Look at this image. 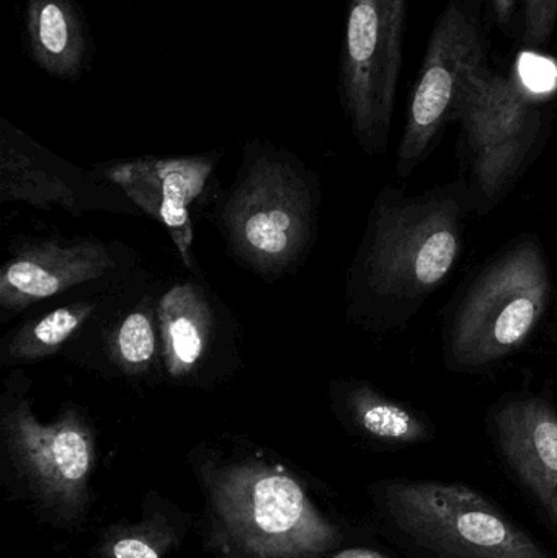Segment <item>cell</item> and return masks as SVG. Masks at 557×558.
Segmentation results:
<instances>
[{"label": "cell", "mask_w": 557, "mask_h": 558, "mask_svg": "<svg viewBox=\"0 0 557 558\" xmlns=\"http://www.w3.org/2000/svg\"><path fill=\"white\" fill-rule=\"evenodd\" d=\"M164 363L170 376L183 379L198 369L209 353L213 314L202 289L177 284L157 305Z\"/></svg>", "instance_id": "cell-15"}, {"label": "cell", "mask_w": 557, "mask_h": 558, "mask_svg": "<svg viewBox=\"0 0 557 558\" xmlns=\"http://www.w3.org/2000/svg\"><path fill=\"white\" fill-rule=\"evenodd\" d=\"M517 0H491L493 3L494 16L500 28H507L512 22L513 12H516Z\"/></svg>", "instance_id": "cell-21"}, {"label": "cell", "mask_w": 557, "mask_h": 558, "mask_svg": "<svg viewBox=\"0 0 557 558\" xmlns=\"http://www.w3.org/2000/svg\"><path fill=\"white\" fill-rule=\"evenodd\" d=\"M247 169L226 206V231L245 262L275 274L293 264L310 241V190L293 167L277 157H257Z\"/></svg>", "instance_id": "cell-6"}, {"label": "cell", "mask_w": 557, "mask_h": 558, "mask_svg": "<svg viewBox=\"0 0 557 558\" xmlns=\"http://www.w3.org/2000/svg\"><path fill=\"white\" fill-rule=\"evenodd\" d=\"M408 0H350L339 94L363 150L388 146L402 69Z\"/></svg>", "instance_id": "cell-5"}, {"label": "cell", "mask_w": 557, "mask_h": 558, "mask_svg": "<svg viewBox=\"0 0 557 558\" xmlns=\"http://www.w3.org/2000/svg\"><path fill=\"white\" fill-rule=\"evenodd\" d=\"M23 43L28 58L61 81H78L94 62V38L77 0H26Z\"/></svg>", "instance_id": "cell-13"}, {"label": "cell", "mask_w": 557, "mask_h": 558, "mask_svg": "<svg viewBox=\"0 0 557 558\" xmlns=\"http://www.w3.org/2000/svg\"><path fill=\"white\" fill-rule=\"evenodd\" d=\"M332 558H388L370 549H347Z\"/></svg>", "instance_id": "cell-22"}, {"label": "cell", "mask_w": 557, "mask_h": 558, "mask_svg": "<svg viewBox=\"0 0 557 558\" xmlns=\"http://www.w3.org/2000/svg\"><path fill=\"white\" fill-rule=\"evenodd\" d=\"M473 213L476 202L463 177L419 195L398 186L379 193L350 281L373 327L402 330L414 320L457 268Z\"/></svg>", "instance_id": "cell-1"}, {"label": "cell", "mask_w": 557, "mask_h": 558, "mask_svg": "<svg viewBox=\"0 0 557 558\" xmlns=\"http://www.w3.org/2000/svg\"><path fill=\"white\" fill-rule=\"evenodd\" d=\"M156 327L147 308H136L121 322L114 335L113 353L123 369L144 373L156 356Z\"/></svg>", "instance_id": "cell-18"}, {"label": "cell", "mask_w": 557, "mask_h": 558, "mask_svg": "<svg viewBox=\"0 0 557 558\" xmlns=\"http://www.w3.org/2000/svg\"><path fill=\"white\" fill-rule=\"evenodd\" d=\"M497 445L557 526V410L543 396L509 397L493 410Z\"/></svg>", "instance_id": "cell-11"}, {"label": "cell", "mask_w": 557, "mask_h": 558, "mask_svg": "<svg viewBox=\"0 0 557 558\" xmlns=\"http://www.w3.org/2000/svg\"><path fill=\"white\" fill-rule=\"evenodd\" d=\"M113 268V257L101 242L82 241L72 245L36 242L3 265L0 305L15 314L65 289L101 278Z\"/></svg>", "instance_id": "cell-12"}, {"label": "cell", "mask_w": 557, "mask_h": 558, "mask_svg": "<svg viewBox=\"0 0 557 558\" xmlns=\"http://www.w3.org/2000/svg\"><path fill=\"white\" fill-rule=\"evenodd\" d=\"M383 500L399 530L441 557L553 558L467 485L389 482Z\"/></svg>", "instance_id": "cell-4"}, {"label": "cell", "mask_w": 557, "mask_h": 558, "mask_svg": "<svg viewBox=\"0 0 557 558\" xmlns=\"http://www.w3.org/2000/svg\"><path fill=\"white\" fill-rule=\"evenodd\" d=\"M548 257L535 235L497 252L468 282L445 324L451 373H483L525 347L552 304Z\"/></svg>", "instance_id": "cell-2"}, {"label": "cell", "mask_w": 557, "mask_h": 558, "mask_svg": "<svg viewBox=\"0 0 557 558\" xmlns=\"http://www.w3.org/2000/svg\"><path fill=\"white\" fill-rule=\"evenodd\" d=\"M457 121L470 159L477 215L493 211L516 185L543 136V113L516 78L486 64L471 74Z\"/></svg>", "instance_id": "cell-3"}, {"label": "cell", "mask_w": 557, "mask_h": 558, "mask_svg": "<svg viewBox=\"0 0 557 558\" xmlns=\"http://www.w3.org/2000/svg\"><path fill=\"white\" fill-rule=\"evenodd\" d=\"M346 409L365 435L389 445H417L432 436L421 413L379 392L375 386L353 380L346 389Z\"/></svg>", "instance_id": "cell-16"}, {"label": "cell", "mask_w": 557, "mask_h": 558, "mask_svg": "<svg viewBox=\"0 0 557 558\" xmlns=\"http://www.w3.org/2000/svg\"><path fill=\"white\" fill-rule=\"evenodd\" d=\"M557 26V0H525L523 43L540 48L552 38Z\"/></svg>", "instance_id": "cell-19"}, {"label": "cell", "mask_w": 557, "mask_h": 558, "mask_svg": "<svg viewBox=\"0 0 557 558\" xmlns=\"http://www.w3.org/2000/svg\"><path fill=\"white\" fill-rule=\"evenodd\" d=\"M226 511L251 546L267 553L320 550L334 530L317 517L296 481L265 465H249L226 481Z\"/></svg>", "instance_id": "cell-9"}, {"label": "cell", "mask_w": 557, "mask_h": 558, "mask_svg": "<svg viewBox=\"0 0 557 558\" xmlns=\"http://www.w3.org/2000/svg\"><path fill=\"white\" fill-rule=\"evenodd\" d=\"M2 428L13 461L36 492L65 510L81 508L95 459L88 423L75 410L41 423L28 402H16L3 413Z\"/></svg>", "instance_id": "cell-8"}, {"label": "cell", "mask_w": 557, "mask_h": 558, "mask_svg": "<svg viewBox=\"0 0 557 558\" xmlns=\"http://www.w3.org/2000/svg\"><path fill=\"white\" fill-rule=\"evenodd\" d=\"M484 59L483 38L463 0H448L428 41L412 92L398 150L399 179L408 180L434 150L448 123L457 121L461 95Z\"/></svg>", "instance_id": "cell-7"}, {"label": "cell", "mask_w": 557, "mask_h": 558, "mask_svg": "<svg viewBox=\"0 0 557 558\" xmlns=\"http://www.w3.org/2000/svg\"><path fill=\"white\" fill-rule=\"evenodd\" d=\"M0 126V199L38 208L59 206L77 216L81 199L74 189L38 159V147L25 134L5 120Z\"/></svg>", "instance_id": "cell-14"}, {"label": "cell", "mask_w": 557, "mask_h": 558, "mask_svg": "<svg viewBox=\"0 0 557 558\" xmlns=\"http://www.w3.org/2000/svg\"><path fill=\"white\" fill-rule=\"evenodd\" d=\"M95 311L92 302H77L49 312L33 324L23 325L3 347L5 363H28L55 354Z\"/></svg>", "instance_id": "cell-17"}, {"label": "cell", "mask_w": 557, "mask_h": 558, "mask_svg": "<svg viewBox=\"0 0 557 558\" xmlns=\"http://www.w3.org/2000/svg\"><path fill=\"white\" fill-rule=\"evenodd\" d=\"M111 553L114 558H160L157 547L140 536H128L117 541Z\"/></svg>", "instance_id": "cell-20"}, {"label": "cell", "mask_w": 557, "mask_h": 558, "mask_svg": "<svg viewBox=\"0 0 557 558\" xmlns=\"http://www.w3.org/2000/svg\"><path fill=\"white\" fill-rule=\"evenodd\" d=\"M215 163L213 156L143 157L104 167V175L167 229L183 260L192 268L190 206L202 195Z\"/></svg>", "instance_id": "cell-10"}]
</instances>
